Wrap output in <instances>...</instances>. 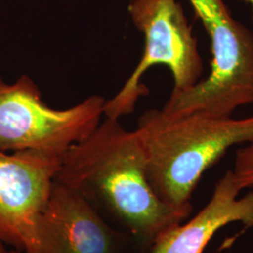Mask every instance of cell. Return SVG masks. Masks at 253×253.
<instances>
[{"label": "cell", "instance_id": "obj_1", "mask_svg": "<svg viewBox=\"0 0 253 253\" xmlns=\"http://www.w3.org/2000/svg\"><path fill=\"white\" fill-rule=\"evenodd\" d=\"M54 180L102 208L146 247L192 210L170 207L156 195L135 130H126L119 119L105 118L90 135L72 145L61 157Z\"/></svg>", "mask_w": 253, "mask_h": 253}, {"label": "cell", "instance_id": "obj_2", "mask_svg": "<svg viewBox=\"0 0 253 253\" xmlns=\"http://www.w3.org/2000/svg\"><path fill=\"white\" fill-rule=\"evenodd\" d=\"M135 132L156 195L172 208H192L190 197L203 174L231 147L253 144V116L169 115L149 109L139 118Z\"/></svg>", "mask_w": 253, "mask_h": 253}, {"label": "cell", "instance_id": "obj_3", "mask_svg": "<svg viewBox=\"0 0 253 253\" xmlns=\"http://www.w3.org/2000/svg\"><path fill=\"white\" fill-rule=\"evenodd\" d=\"M189 1L210 40V73L190 88L172 90L162 110L232 117L253 103V33L232 16L223 0Z\"/></svg>", "mask_w": 253, "mask_h": 253}, {"label": "cell", "instance_id": "obj_4", "mask_svg": "<svg viewBox=\"0 0 253 253\" xmlns=\"http://www.w3.org/2000/svg\"><path fill=\"white\" fill-rule=\"evenodd\" d=\"M128 12L145 38L144 52L120 90L104 103L112 119L131 114L140 98L148 95L142 78L151 67L166 66L173 78L172 90H185L202 80L204 62L197 39L176 0H131Z\"/></svg>", "mask_w": 253, "mask_h": 253}, {"label": "cell", "instance_id": "obj_5", "mask_svg": "<svg viewBox=\"0 0 253 253\" xmlns=\"http://www.w3.org/2000/svg\"><path fill=\"white\" fill-rule=\"evenodd\" d=\"M104 103V98L93 95L70 108H52L29 76L12 84L0 77V150L62 157L99 126Z\"/></svg>", "mask_w": 253, "mask_h": 253}, {"label": "cell", "instance_id": "obj_6", "mask_svg": "<svg viewBox=\"0 0 253 253\" xmlns=\"http://www.w3.org/2000/svg\"><path fill=\"white\" fill-rule=\"evenodd\" d=\"M61 157L0 150V241L26 253H56L43 215Z\"/></svg>", "mask_w": 253, "mask_h": 253}, {"label": "cell", "instance_id": "obj_7", "mask_svg": "<svg viewBox=\"0 0 253 253\" xmlns=\"http://www.w3.org/2000/svg\"><path fill=\"white\" fill-rule=\"evenodd\" d=\"M44 226L56 253H121L125 236L103 219L79 192L54 181Z\"/></svg>", "mask_w": 253, "mask_h": 253}, {"label": "cell", "instance_id": "obj_8", "mask_svg": "<svg viewBox=\"0 0 253 253\" xmlns=\"http://www.w3.org/2000/svg\"><path fill=\"white\" fill-rule=\"evenodd\" d=\"M242 189L233 171L218 180L207 206L190 221L167 230L152 245L151 253H203L221 228L241 222L253 226V191L241 198Z\"/></svg>", "mask_w": 253, "mask_h": 253}, {"label": "cell", "instance_id": "obj_9", "mask_svg": "<svg viewBox=\"0 0 253 253\" xmlns=\"http://www.w3.org/2000/svg\"><path fill=\"white\" fill-rule=\"evenodd\" d=\"M233 172L242 190L253 187V144L236 151Z\"/></svg>", "mask_w": 253, "mask_h": 253}, {"label": "cell", "instance_id": "obj_10", "mask_svg": "<svg viewBox=\"0 0 253 253\" xmlns=\"http://www.w3.org/2000/svg\"><path fill=\"white\" fill-rule=\"evenodd\" d=\"M8 250L6 248V245L0 241V253H7Z\"/></svg>", "mask_w": 253, "mask_h": 253}, {"label": "cell", "instance_id": "obj_11", "mask_svg": "<svg viewBox=\"0 0 253 253\" xmlns=\"http://www.w3.org/2000/svg\"><path fill=\"white\" fill-rule=\"evenodd\" d=\"M238 1H242V2H245V3L249 4V5H251L253 10V0H238Z\"/></svg>", "mask_w": 253, "mask_h": 253}, {"label": "cell", "instance_id": "obj_12", "mask_svg": "<svg viewBox=\"0 0 253 253\" xmlns=\"http://www.w3.org/2000/svg\"><path fill=\"white\" fill-rule=\"evenodd\" d=\"M7 253H23V252H20V251H17V250H14V249H12L11 251H8Z\"/></svg>", "mask_w": 253, "mask_h": 253}]
</instances>
